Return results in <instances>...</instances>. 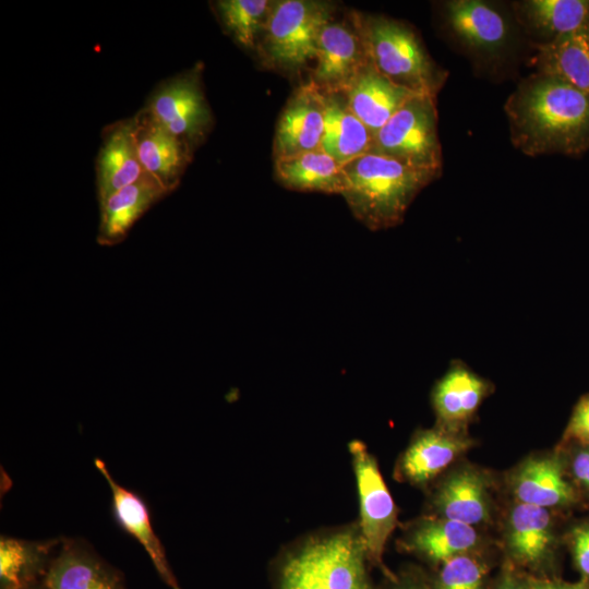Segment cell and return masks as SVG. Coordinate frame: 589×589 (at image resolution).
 Wrapping results in <instances>:
<instances>
[{
	"label": "cell",
	"instance_id": "obj_16",
	"mask_svg": "<svg viewBox=\"0 0 589 589\" xmlns=\"http://www.w3.org/2000/svg\"><path fill=\"white\" fill-rule=\"evenodd\" d=\"M492 389L488 380L462 361H453L433 388L432 404L437 419L436 425L453 431H466Z\"/></svg>",
	"mask_w": 589,
	"mask_h": 589
},
{
	"label": "cell",
	"instance_id": "obj_5",
	"mask_svg": "<svg viewBox=\"0 0 589 589\" xmlns=\"http://www.w3.org/2000/svg\"><path fill=\"white\" fill-rule=\"evenodd\" d=\"M333 20L332 5L310 0L274 1L257 45L262 63L297 73L315 60L323 27Z\"/></svg>",
	"mask_w": 589,
	"mask_h": 589
},
{
	"label": "cell",
	"instance_id": "obj_30",
	"mask_svg": "<svg viewBox=\"0 0 589 589\" xmlns=\"http://www.w3.org/2000/svg\"><path fill=\"white\" fill-rule=\"evenodd\" d=\"M485 574V565L467 553L441 564L430 585L432 589H484Z\"/></svg>",
	"mask_w": 589,
	"mask_h": 589
},
{
	"label": "cell",
	"instance_id": "obj_22",
	"mask_svg": "<svg viewBox=\"0 0 589 589\" xmlns=\"http://www.w3.org/2000/svg\"><path fill=\"white\" fill-rule=\"evenodd\" d=\"M169 193L148 175L112 193L99 203L97 241L110 247L123 241L131 227Z\"/></svg>",
	"mask_w": 589,
	"mask_h": 589
},
{
	"label": "cell",
	"instance_id": "obj_1",
	"mask_svg": "<svg viewBox=\"0 0 589 589\" xmlns=\"http://www.w3.org/2000/svg\"><path fill=\"white\" fill-rule=\"evenodd\" d=\"M514 145L524 154L578 155L589 148V95L538 73L505 105Z\"/></svg>",
	"mask_w": 589,
	"mask_h": 589
},
{
	"label": "cell",
	"instance_id": "obj_11",
	"mask_svg": "<svg viewBox=\"0 0 589 589\" xmlns=\"http://www.w3.org/2000/svg\"><path fill=\"white\" fill-rule=\"evenodd\" d=\"M324 110L325 96L312 82L296 88L277 122L275 159L321 148Z\"/></svg>",
	"mask_w": 589,
	"mask_h": 589
},
{
	"label": "cell",
	"instance_id": "obj_26",
	"mask_svg": "<svg viewBox=\"0 0 589 589\" xmlns=\"http://www.w3.org/2000/svg\"><path fill=\"white\" fill-rule=\"evenodd\" d=\"M275 173L278 181L292 190L342 194L347 188L342 165L322 148L276 158Z\"/></svg>",
	"mask_w": 589,
	"mask_h": 589
},
{
	"label": "cell",
	"instance_id": "obj_29",
	"mask_svg": "<svg viewBox=\"0 0 589 589\" xmlns=\"http://www.w3.org/2000/svg\"><path fill=\"white\" fill-rule=\"evenodd\" d=\"M274 1L220 0L216 10L225 29L243 48L256 50Z\"/></svg>",
	"mask_w": 589,
	"mask_h": 589
},
{
	"label": "cell",
	"instance_id": "obj_18",
	"mask_svg": "<svg viewBox=\"0 0 589 589\" xmlns=\"http://www.w3.org/2000/svg\"><path fill=\"white\" fill-rule=\"evenodd\" d=\"M489 478L472 467H460L440 482L431 497L434 515L476 527L491 517Z\"/></svg>",
	"mask_w": 589,
	"mask_h": 589
},
{
	"label": "cell",
	"instance_id": "obj_25",
	"mask_svg": "<svg viewBox=\"0 0 589 589\" xmlns=\"http://www.w3.org/2000/svg\"><path fill=\"white\" fill-rule=\"evenodd\" d=\"M321 148L340 165L370 153L373 135L350 110L342 94L325 95Z\"/></svg>",
	"mask_w": 589,
	"mask_h": 589
},
{
	"label": "cell",
	"instance_id": "obj_6",
	"mask_svg": "<svg viewBox=\"0 0 589 589\" xmlns=\"http://www.w3.org/2000/svg\"><path fill=\"white\" fill-rule=\"evenodd\" d=\"M370 153L440 175L442 149L435 97L418 94L409 99L374 135Z\"/></svg>",
	"mask_w": 589,
	"mask_h": 589
},
{
	"label": "cell",
	"instance_id": "obj_19",
	"mask_svg": "<svg viewBox=\"0 0 589 589\" xmlns=\"http://www.w3.org/2000/svg\"><path fill=\"white\" fill-rule=\"evenodd\" d=\"M418 95L383 75L370 61L344 94L350 110L369 129L377 131L412 97Z\"/></svg>",
	"mask_w": 589,
	"mask_h": 589
},
{
	"label": "cell",
	"instance_id": "obj_28",
	"mask_svg": "<svg viewBox=\"0 0 589 589\" xmlns=\"http://www.w3.org/2000/svg\"><path fill=\"white\" fill-rule=\"evenodd\" d=\"M518 13L528 27L549 40L589 27L587 0H528L518 3Z\"/></svg>",
	"mask_w": 589,
	"mask_h": 589
},
{
	"label": "cell",
	"instance_id": "obj_15",
	"mask_svg": "<svg viewBox=\"0 0 589 589\" xmlns=\"http://www.w3.org/2000/svg\"><path fill=\"white\" fill-rule=\"evenodd\" d=\"M111 491L112 513L117 524L143 546L161 580L170 589H182L167 560L165 548L156 534L145 501L120 483L109 472L100 458L94 460Z\"/></svg>",
	"mask_w": 589,
	"mask_h": 589
},
{
	"label": "cell",
	"instance_id": "obj_31",
	"mask_svg": "<svg viewBox=\"0 0 589 589\" xmlns=\"http://www.w3.org/2000/svg\"><path fill=\"white\" fill-rule=\"evenodd\" d=\"M564 440L589 446V394L576 405L565 430Z\"/></svg>",
	"mask_w": 589,
	"mask_h": 589
},
{
	"label": "cell",
	"instance_id": "obj_13",
	"mask_svg": "<svg viewBox=\"0 0 589 589\" xmlns=\"http://www.w3.org/2000/svg\"><path fill=\"white\" fill-rule=\"evenodd\" d=\"M47 589H128L123 575L82 539L63 538L44 578Z\"/></svg>",
	"mask_w": 589,
	"mask_h": 589
},
{
	"label": "cell",
	"instance_id": "obj_2",
	"mask_svg": "<svg viewBox=\"0 0 589 589\" xmlns=\"http://www.w3.org/2000/svg\"><path fill=\"white\" fill-rule=\"evenodd\" d=\"M358 522L315 531L283 549L269 566L273 589H376Z\"/></svg>",
	"mask_w": 589,
	"mask_h": 589
},
{
	"label": "cell",
	"instance_id": "obj_27",
	"mask_svg": "<svg viewBox=\"0 0 589 589\" xmlns=\"http://www.w3.org/2000/svg\"><path fill=\"white\" fill-rule=\"evenodd\" d=\"M537 64L540 73L589 95V27L540 45Z\"/></svg>",
	"mask_w": 589,
	"mask_h": 589
},
{
	"label": "cell",
	"instance_id": "obj_17",
	"mask_svg": "<svg viewBox=\"0 0 589 589\" xmlns=\"http://www.w3.org/2000/svg\"><path fill=\"white\" fill-rule=\"evenodd\" d=\"M446 24L454 37L478 53L496 55L508 43L510 26L501 11L481 0L444 3Z\"/></svg>",
	"mask_w": 589,
	"mask_h": 589
},
{
	"label": "cell",
	"instance_id": "obj_34",
	"mask_svg": "<svg viewBox=\"0 0 589 589\" xmlns=\"http://www.w3.org/2000/svg\"><path fill=\"white\" fill-rule=\"evenodd\" d=\"M530 589H589V580L565 582L550 579H528Z\"/></svg>",
	"mask_w": 589,
	"mask_h": 589
},
{
	"label": "cell",
	"instance_id": "obj_23",
	"mask_svg": "<svg viewBox=\"0 0 589 589\" xmlns=\"http://www.w3.org/2000/svg\"><path fill=\"white\" fill-rule=\"evenodd\" d=\"M99 203L147 173L143 169L133 137V120L119 121L107 129L97 163Z\"/></svg>",
	"mask_w": 589,
	"mask_h": 589
},
{
	"label": "cell",
	"instance_id": "obj_3",
	"mask_svg": "<svg viewBox=\"0 0 589 589\" xmlns=\"http://www.w3.org/2000/svg\"><path fill=\"white\" fill-rule=\"evenodd\" d=\"M342 168L347 188L341 195L372 230L399 225L418 193L440 176L374 153L356 157Z\"/></svg>",
	"mask_w": 589,
	"mask_h": 589
},
{
	"label": "cell",
	"instance_id": "obj_24",
	"mask_svg": "<svg viewBox=\"0 0 589 589\" xmlns=\"http://www.w3.org/2000/svg\"><path fill=\"white\" fill-rule=\"evenodd\" d=\"M62 540L1 536L0 589H27L44 581Z\"/></svg>",
	"mask_w": 589,
	"mask_h": 589
},
{
	"label": "cell",
	"instance_id": "obj_32",
	"mask_svg": "<svg viewBox=\"0 0 589 589\" xmlns=\"http://www.w3.org/2000/svg\"><path fill=\"white\" fill-rule=\"evenodd\" d=\"M570 546L577 569L582 575V579L589 580V524H582L573 529Z\"/></svg>",
	"mask_w": 589,
	"mask_h": 589
},
{
	"label": "cell",
	"instance_id": "obj_9",
	"mask_svg": "<svg viewBox=\"0 0 589 589\" xmlns=\"http://www.w3.org/2000/svg\"><path fill=\"white\" fill-rule=\"evenodd\" d=\"M312 82L325 95L345 94L369 62L363 41L351 22L330 20L321 31Z\"/></svg>",
	"mask_w": 589,
	"mask_h": 589
},
{
	"label": "cell",
	"instance_id": "obj_4",
	"mask_svg": "<svg viewBox=\"0 0 589 589\" xmlns=\"http://www.w3.org/2000/svg\"><path fill=\"white\" fill-rule=\"evenodd\" d=\"M350 22L363 41L369 61L383 75L414 93L436 97L446 74L408 25L357 11L350 13Z\"/></svg>",
	"mask_w": 589,
	"mask_h": 589
},
{
	"label": "cell",
	"instance_id": "obj_12",
	"mask_svg": "<svg viewBox=\"0 0 589 589\" xmlns=\"http://www.w3.org/2000/svg\"><path fill=\"white\" fill-rule=\"evenodd\" d=\"M472 445L466 431L438 425L419 431L397 460L396 478L412 485H425Z\"/></svg>",
	"mask_w": 589,
	"mask_h": 589
},
{
	"label": "cell",
	"instance_id": "obj_7",
	"mask_svg": "<svg viewBox=\"0 0 589 589\" xmlns=\"http://www.w3.org/2000/svg\"><path fill=\"white\" fill-rule=\"evenodd\" d=\"M359 497L358 526L370 563L386 577L393 574L385 567L386 543L397 526V508L380 471L375 457L359 441L349 444Z\"/></svg>",
	"mask_w": 589,
	"mask_h": 589
},
{
	"label": "cell",
	"instance_id": "obj_33",
	"mask_svg": "<svg viewBox=\"0 0 589 589\" xmlns=\"http://www.w3.org/2000/svg\"><path fill=\"white\" fill-rule=\"evenodd\" d=\"M386 578L385 589H432L424 574L417 568H407Z\"/></svg>",
	"mask_w": 589,
	"mask_h": 589
},
{
	"label": "cell",
	"instance_id": "obj_14",
	"mask_svg": "<svg viewBox=\"0 0 589 589\" xmlns=\"http://www.w3.org/2000/svg\"><path fill=\"white\" fill-rule=\"evenodd\" d=\"M398 542L404 551L441 565L455 556L472 553L482 539L476 527L431 515L410 522Z\"/></svg>",
	"mask_w": 589,
	"mask_h": 589
},
{
	"label": "cell",
	"instance_id": "obj_35",
	"mask_svg": "<svg viewBox=\"0 0 589 589\" xmlns=\"http://www.w3.org/2000/svg\"><path fill=\"white\" fill-rule=\"evenodd\" d=\"M572 472L581 485L589 488V450H582L575 456Z\"/></svg>",
	"mask_w": 589,
	"mask_h": 589
},
{
	"label": "cell",
	"instance_id": "obj_20",
	"mask_svg": "<svg viewBox=\"0 0 589 589\" xmlns=\"http://www.w3.org/2000/svg\"><path fill=\"white\" fill-rule=\"evenodd\" d=\"M504 531L507 552L518 564L536 567L550 558L555 534L546 508L516 502L507 514Z\"/></svg>",
	"mask_w": 589,
	"mask_h": 589
},
{
	"label": "cell",
	"instance_id": "obj_21",
	"mask_svg": "<svg viewBox=\"0 0 589 589\" xmlns=\"http://www.w3.org/2000/svg\"><path fill=\"white\" fill-rule=\"evenodd\" d=\"M509 488L517 503L552 508L575 501L562 460L555 456H533L522 461L509 477Z\"/></svg>",
	"mask_w": 589,
	"mask_h": 589
},
{
	"label": "cell",
	"instance_id": "obj_10",
	"mask_svg": "<svg viewBox=\"0 0 589 589\" xmlns=\"http://www.w3.org/2000/svg\"><path fill=\"white\" fill-rule=\"evenodd\" d=\"M132 120L143 169L168 193L172 192L191 161L193 148L159 124L145 108Z\"/></svg>",
	"mask_w": 589,
	"mask_h": 589
},
{
	"label": "cell",
	"instance_id": "obj_37",
	"mask_svg": "<svg viewBox=\"0 0 589 589\" xmlns=\"http://www.w3.org/2000/svg\"><path fill=\"white\" fill-rule=\"evenodd\" d=\"M27 589H47V587H46L45 584L41 581V582H39V584H37V585H34V586H32V587H29V588H27Z\"/></svg>",
	"mask_w": 589,
	"mask_h": 589
},
{
	"label": "cell",
	"instance_id": "obj_36",
	"mask_svg": "<svg viewBox=\"0 0 589 589\" xmlns=\"http://www.w3.org/2000/svg\"><path fill=\"white\" fill-rule=\"evenodd\" d=\"M496 589H530L528 580L522 581L521 579L506 574L500 581Z\"/></svg>",
	"mask_w": 589,
	"mask_h": 589
},
{
	"label": "cell",
	"instance_id": "obj_8",
	"mask_svg": "<svg viewBox=\"0 0 589 589\" xmlns=\"http://www.w3.org/2000/svg\"><path fill=\"white\" fill-rule=\"evenodd\" d=\"M145 109L159 124L192 148L205 137L213 124L197 70L161 83Z\"/></svg>",
	"mask_w": 589,
	"mask_h": 589
}]
</instances>
